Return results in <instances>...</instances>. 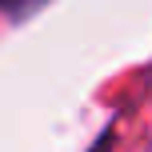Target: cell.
I'll return each instance as SVG.
<instances>
[{
    "label": "cell",
    "instance_id": "obj_1",
    "mask_svg": "<svg viewBox=\"0 0 152 152\" xmlns=\"http://www.w3.org/2000/svg\"><path fill=\"white\" fill-rule=\"evenodd\" d=\"M40 4H44V0H0V12L16 20V16H28L32 8H40Z\"/></svg>",
    "mask_w": 152,
    "mask_h": 152
},
{
    "label": "cell",
    "instance_id": "obj_2",
    "mask_svg": "<svg viewBox=\"0 0 152 152\" xmlns=\"http://www.w3.org/2000/svg\"><path fill=\"white\" fill-rule=\"evenodd\" d=\"M144 152H152V144H148V148H144Z\"/></svg>",
    "mask_w": 152,
    "mask_h": 152
}]
</instances>
